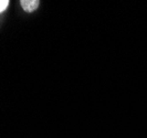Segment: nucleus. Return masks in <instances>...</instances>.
I'll return each instance as SVG.
<instances>
[{
	"mask_svg": "<svg viewBox=\"0 0 147 138\" xmlns=\"http://www.w3.org/2000/svg\"><path fill=\"white\" fill-rule=\"evenodd\" d=\"M39 3H40V1H38V0H21L20 1L22 9L26 12H33L34 10H37Z\"/></svg>",
	"mask_w": 147,
	"mask_h": 138,
	"instance_id": "obj_1",
	"label": "nucleus"
},
{
	"mask_svg": "<svg viewBox=\"0 0 147 138\" xmlns=\"http://www.w3.org/2000/svg\"><path fill=\"white\" fill-rule=\"evenodd\" d=\"M9 6V1L8 0H0V13L3 12Z\"/></svg>",
	"mask_w": 147,
	"mask_h": 138,
	"instance_id": "obj_2",
	"label": "nucleus"
}]
</instances>
